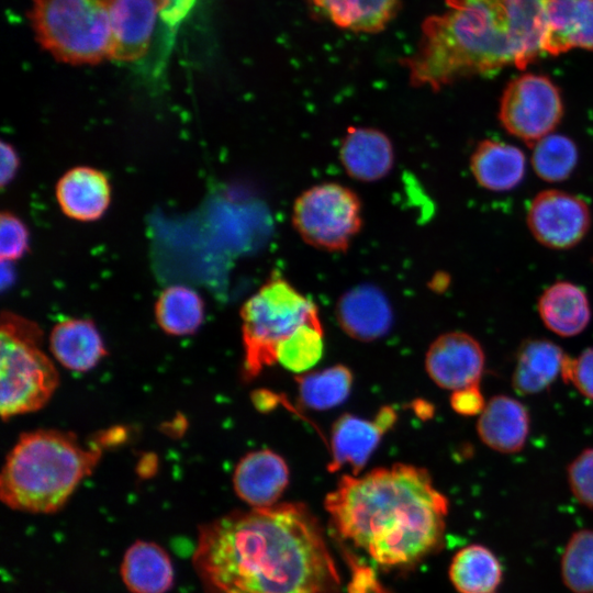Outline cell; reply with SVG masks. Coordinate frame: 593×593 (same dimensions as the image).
<instances>
[{
    "mask_svg": "<svg viewBox=\"0 0 593 593\" xmlns=\"http://www.w3.org/2000/svg\"><path fill=\"white\" fill-rule=\"evenodd\" d=\"M403 58L411 86L438 91L462 78L524 69L544 55L545 0H445Z\"/></svg>",
    "mask_w": 593,
    "mask_h": 593,
    "instance_id": "obj_2",
    "label": "cell"
},
{
    "mask_svg": "<svg viewBox=\"0 0 593 593\" xmlns=\"http://www.w3.org/2000/svg\"><path fill=\"white\" fill-rule=\"evenodd\" d=\"M296 381L301 403L307 409L323 411L338 406L348 398L353 373L347 367L336 365L302 374Z\"/></svg>",
    "mask_w": 593,
    "mask_h": 593,
    "instance_id": "obj_28",
    "label": "cell"
},
{
    "mask_svg": "<svg viewBox=\"0 0 593 593\" xmlns=\"http://www.w3.org/2000/svg\"><path fill=\"white\" fill-rule=\"evenodd\" d=\"M121 575L132 593H167L174 584L168 553L152 541L138 540L126 550Z\"/></svg>",
    "mask_w": 593,
    "mask_h": 593,
    "instance_id": "obj_22",
    "label": "cell"
},
{
    "mask_svg": "<svg viewBox=\"0 0 593 593\" xmlns=\"http://www.w3.org/2000/svg\"><path fill=\"white\" fill-rule=\"evenodd\" d=\"M1 186L5 187L11 182L18 172L20 159L16 150L11 144L1 143Z\"/></svg>",
    "mask_w": 593,
    "mask_h": 593,
    "instance_id": "obj_36",
    "label": "cell"
},
{
    "mask_svg": "<svg viewBox=\"0 0 593 593\" xmlns=\"http://www.w3.org/2000/svg\"><path fill=\"white\" fill-rule=\"evenodd\" d=\"M291 222L305 244L328 253H344L362 230L363 206L349 187L322 182L294 200Z\"/></svg>",
    "mask_w": 593,
    "mask_h": 593,
    "instance_id": "obj_8",
    "label": "cell"
},
{
    "mask_svg": "<svg viewBox=\"0 0 593 593\" xmlns=\"http://www.w3.org/2000/svg\"><path fill=\"white\" fill-rule=\"evenodd\" d=\"M240 316L248 379L277 362V348L284 338L303 324L320 320L316 305L275 275L244 303Z\"/></svg>",
    "mask_w": 593,
    "mask_h": 593,
    "instance_id": "obj_6",
    "label": "cell"
},
{
    "mask_svg": "<svg viewBox=\"0 0 593 593\" xmlns=\"http://www.w3.org/2000/svg\"><path fill=\"white\" fill-rule=\"evenodd\" d=\"M338 156L345 172L361 182L385 178L395 161L391 138L371 126H349L342 138Z\"/></svg>",
    "mask_w": 593,
    "mask_h": 593,
    "instance_id": "obj_13",
    "label": "cell"
},
{
    "mask_svg": "<svg viewBox=\"0 0 593 593\" xmlns=\"http://www.w3.org/2000/svg\"><path fill=\"white\" fill-rule=\"evenodd\" d=\"M578 163L574 142L560 134H549L534 145L532 164L539 178L548 182L566 180Z\"/></svg>",
    "mask_w": 593,
    "mask_h": 593,
    "instance_id": "obj_31",
    "label": "cell"
},
{
    "mask_svg": "<svg viewBox=\"0 0 593 593\" xmlns=\"http://www.w3.org/2000/svg\"><path fill=\"white\" fill-rule=\"evenodd\" d=\"M567 478L578 502L593 508V448L583 450L570 462Z\"/></svg>",
    "mask_w": 593,
    "mask_h": 593,
    "instance_id": "obj_33",
    "label": "cell"
},
{
    "mask_svg": "<svg viewBox=\"0 0 593 593\" xmlns=\"http://www.w3.org/2000/svg\"><path fill=\"white\" fill-rule=\"evenodd\" d=\"M563 350L547 339H528L519 347L512 376L514 389L523 395L546 390L562 372Z\"/></svg>",
    "mask_w": 593,
    "mask_h": 593,
    "instance_id": "obj_24",
    "label": "cell"
},
{
    "mask_svg": "<svg viewBox=\"0 0 593 593\" xmlns=\"http://www.w3.org/2000/svg\"><path fill=\"white\" fill-rule=\"evenodd\" d=\"M100 454L99 448H85L67 433H27L5 459L0 477L1 500L16 511L54 513L91 473Z\"/></svg>",
    "mask_w": 593,
    "mask_h": 593,
    "instance_id": "obj_4",
    "label": "cell"
},
{
    "mask_svg": "<svg viewBox=\"0 0 593 593\" xmlns=\"http://www.w3.org/2000/svg\"><path fill=\"white\" fill-rule=\"evenodd\" d=\"M336 317L350 337L370 342L387 334L392 324V309L385 294L371 284L356 286L337 302Z\"/></svg>",
    "mask_w": 593,
    "mask_h": 593,
    "instance_id": "obj_17",
    "label": "cell"
},
{
    "mask_svg": "<svg viewBox=\"0 0 593 593\" xmlns=\"http://www.w3.org/2000/svg\"><path fill=\"white\" fill-rule=\"evenodd\" d=\"M591 224L586 202L568 192L545 190L530 202L527 225L541 245L552 249H569L586 235Z\"/></svg>",
    "mask_w": 593,
    "mask_h": 593,
    "instance_id": "obj_10",
    "label": "cell"
},
{
    "mask_svg": "<svg viewBox=\"0 0 593 593\" xmlns=\"http://www.w3.org/2000/svg\"><path fill=\"white\" fill-rule=\"evenodd\" d=\"M288 483L289 468L284 459L268 449L245 455L233 475L236 494L253 508L275 505Z\"/></svg>",
    "mask_w": 593,
    "mask_h": 593,
    "instance_id": "obj_14",
    "label": "cell"
},
{
    "mask_svg": "<svg viewBox=\"0 0 593 593\" xmlns=\"http://www.w3.org/2000/svg\"><path fill=\"white\" fill-rule=\"evenodd\" d=\"M450 404L455 412L465 416L481 414L485 406L479 384L452 391Z\"/></svg>",
    "mask_w": 593,
    "mask_h": 593,
    "instance_id": "obj_35",
    "label": "cell"
},
{
    "mask_svg": "<svg viewBox=\"0 0 593 593\" xmlns=\"http://www.w3.org/2000/svg\"><path fill=\"white\" fill-rule=\"evenodd\" d=\"M537 309L546 327L563 337L580 334L591 318L586 293L568 281L548 287L538 299Z\"/></svg>",
    "mask_w": 593,
    "mask_h": 593,
    "instance_id": "obj_21",
    "label": "cell"
},
{
    "mask_svg": "<svg viewBox=\"0 0 593 593\" xmlns=\"http://www.w3.org/2000/svg\"><path fill=\"white\" fill-rule=\"evenodd\" d=\"M425 368L438 387L456 391L479 384L484 369V353L469 334L446 333L429 346Z\"/></svg>",
    "mask_w": 593,
    "mask_h": 593,
    "instance_id": "obj_12",
    "label": "cell"
},
{
    "mask_svg": "<svg viewBox=\"0 0 593 593\" xmlns=\"http://www.w3.org/2000/svg\"><path fill=\"white\" fill-rule=\"evenodd\" d=\"M172 0H115L111 13L112 56L137 63L150 49L159 21L169 25Z\"/></svg>",
    "mask_w": 593,
    "mask_h": 593,
    "instance_id": "obj_11",
    "label": "cell"
},
{
    "mask_svg": "<svg viewBox=\"0 0 593 593\" xmlns=\"http://www.w3.org/2000/svg\"><path fill=\"white\" fill-rule=\"evenodd\" d=\"M526 158L516 146L494 141H481L470 158L475 181L491 191L514 189L525 175Z\"/></svg>",
    "mask_w": 593,
    "mask_h": 593,
    "instance_id": "obj_20",
    "label": "cell"
},
{
    "mask_svg": "<svg viewBox=\"0 0 593 593\" xmlns=\"http://www.w3.org/2000/svg\"><path fill=\"white\" fill-rule=\"evenodd\" d=\"M449 579L459 593H494L502 582L503 568L491 549L472 544L454 556Z\"/></svg>",
    "mask_w": 593,
    "mask_h": 593,
    "instance_id": "obj_26",
    "label": "cell"
},
{
    "mask_svg": "<svg viewBox=\"0 0 593 593\" xmlns=\"http://www.w3.org/2000/svg\"><path fill=\"white\" fill-rule=\"evenodd\" d=\"M336 26L356 33L383 31L399 12L402 0H311Z\"/></svg>",
    "mask_w": 593,
    "mask_h": 593,
    "instance_id": "obj_25",
    "label": "cell"
},
{
    "mask_svg": "<svg viewBox=\"0 0 593 593\" xmlns=\"http://www.w3.org/2000/svg\"><path fill=\"white\" fill-rule=\"evenodd\" d=\"M388 428L378 419L369 421L351 414L340 416L331 434V471L349 468L356 475L367 463Z\"/></svg>",
    "mask_w": 593,
    "mask_h": 593,
    "instance_id": "obj_19",
    "label": "cell"
},
{
    "mask_svg": "<svg viewBox=\"0 0 593 593\" xmlns=\"http://www.w3.org/2000/svg\"><path fill=\"white\" fill-rule=\"evenodd\" d=\"M477 432L481 441L502 454H514L525 446L529 433L526 407L507 395L493 396L481 412Z\"/></svg>",
    "mask_w": 593,
    "mask_h": 593,
    "instance_id": "obj_18",
    "label": "cell"
},
{
    "mask_svg": "<svg viewBox=\"0 0 593 593\" xmlns=\"http://www.w3.org/2000/svg\"><path fill=\"white\" fill-rule=\"evenodd\" d=\"M561 374L566 382H571L580 393L593 400V347L577 358L567 356Z\"/></svg>",
    "mask_w": 593,
    "mask_h": 593,
    "instance_id": "obj_34",
    "label": "cell"
},
{
    "mask_svg": "<svg viewBox=\"0 0 593 593\" xmlns=\"http://www.w3.org/2000/svg\"><path fill=\"white\" fill-rule=\"evenodd\" d=\"M155 312L165 332L187 335L202 323L204 307L201 296L194 290L186 286H171L160 293Z\"/></svg>",
    "mask_w": 593,
    "mask_h": 593,
    "instance_id": "obj_27",
    "label": "cell"
},
{
    "mask_svg": "<svg viewBox=\"0 0 593 593\" xmlns=\"http://www.w3.org/2000/svg\"><path fill=\"white\" fill-rule=\"evenodd\" d=\"M193 567L206 593H338L322 529L301 504L235 512L201 526Z\"/></svg>",
    "mask_w": 593,
    "mask_h": 593,
    "instance_id": "obj_1",
    "label": "cell"
},
{
    "mask_svg": "<svg viewBox=\"0 0 593 593\" xmlns=\"http://www.w3.org/2000/svg\"><path fill=\"white\" fill-rule=\"evenodd\" d=\"M561 578L572 593H593V529L571 535L561 556Z\"/></svg>",
    "mask_w": 593,
    "mask_h": 593,
    "instance_id": "obj_30",
    "label": "cell"
},
{
    "mask_svg": "<svg viewBox=\"0 0 593 593\" xmlns=\"http://www.w3.org/2000/svg\"><path fill=\"white\" fill-rule=\"evenodd\" d=\"M30 233L25 223L11 212L0 216V256L2 261L21 258L29 249Z\"/></svg>",
    "mask_w": 593,
    "mask_h": 593,
    "instance_id": "obj_32",
    "label": "cell"
},
{
    "mask_svg": "<svg viewBox=\"0 0 593 593\" xmlns=\"http://www.w3.org/2000/svg\"><path fill=\"white\" fill-rule=\"evenodd\" d=\"M55 359L74 371L93 368L105 355L94 324L88 320L69 318L55 325L49 337Z\"/></svg>",
    "mask_w": 593,
    "mask_h": 593,
    "instance_id": "obj_23",
    "label": "cell"
},
{
    "mask_svg": "<svg viewBox=\"0 0 593 593\" xmlns=\"http://www.w3.org/2000/svg\"><path fill=\"white\" fill-rule=\"evenodd\" d=\"M115 0H33L31 23L56 59L98 64L112 56L111 13Z\"/></svg>",
    "mask_w": 593,
    "mask_h": 593,
    "instance_id": "obj_5",
    "label": "cell"
},
{
    "mask_svg": "<svg viewBox=\"0 0 593 593\" xmlns=\"http://www.w3.org/2000/svg\"><path fill=\"white\" fill-rule=\"evenodd\" d=\"M36 325L3 313L0 328V410L3 418L41 409L52 396L58 374L40 347Z\"/></svg>",
    "mask_w": 593,
    "mask_h": 593,
    "instance_id": "obj_7",
    "label": "cell"
},
{
    "mask_svg": "<svg viewBox=\"0 0 593 593\" xmlns=\"http://www.w3.org/2000/svg\"><path fill=\"white\" fill-rule=\"evenodd\" d=\"M335 530L381 566H406L443 541L448 500L428 472L396 463L345 474L325 499Z\"/></svg>",
    "mask_w": 593,
    "mask_h": 593,
    "instance_id": "obj_3",
    "label": "cell"
},
{
    "mask_svg": "<svg viewBox=\"0 0 593 593\" xmlns=\"http://www.w3.org/2000/svg\"><path fill=\"white\" fill-rule=\"evenodd\" d=\"M323 328L320 320L303 324L277 348V362L294 373H305L323 356Z\"/></svg>",
    "mask_w": 593,
    "mask_h": 593,
    "instance_id": "obj_29",
    "label": "cell"
},
{
    "mask_svg": "<svg viewBox=\"0 0 593 593\" xmlns=\"http://www.w3.org/2000/svg\"><path fill=\"white\" fill-rule=\"evenodd\" d=\"M55 195L66 216L79 222H93L110 205L111 184L101 170L78 166L60 177L55 187Z\"/></svg>",
    "mask_w": 593,
    "mask_h": 593,
    "instance_id": "obj_16",
    "label": "cell"
},
{
    "mask_svg": "<svg viewBox=\"0 0 593 593\" xmlns=\"http://www.w3.org/2000/svg\"><path fill=\"white\" fill-rule=\"evenodd\" d=\"M563 115L558 87L544 75L523 74L505 87L499 119L507 133L535 145L551 134Z\"/></svg>",
    "mask_w": 593,
    "mask_h": 593,
    "instance_id": "obj_9",
    "label": "cell"
},
{
    "mask_svg": "<svg viewBox=\"0 0 593 593\" xmlns=\"http://www.w3.org/2000/svg\"><path fill=\"white\" fill-rule=\"evenodd\" d=\"M544 54L593 51V0H545Z\"/></svg>",
    "mask_w": 593,
    "mask_h": 593,
    "instance_id": "obj_15",
    "label": "cell"
}]
</instances>
